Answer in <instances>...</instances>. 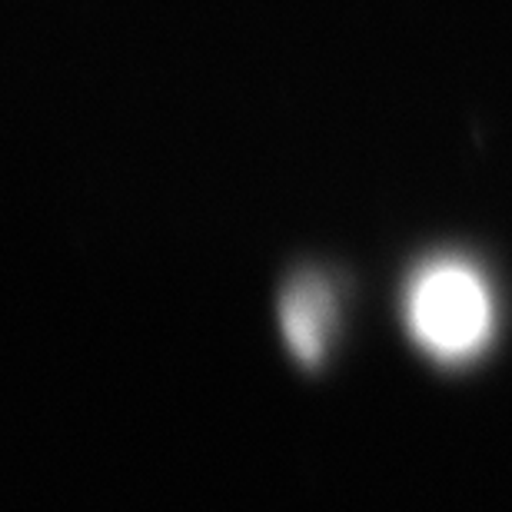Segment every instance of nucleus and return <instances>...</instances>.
Masks as SVG:
<instances>
[{
    "mask_svg": "<svg viewBox=\"0 0 512 512\" xmlns=\"http://www.w3.org/2000/svg\"><path fill=\"white\" fill-rule=\"evenodd\" d=\"M406 330L436 363L476 360L496 333V303L486 276L459 256H436L409 276Z\"/></svg>",
    "mask_w": 512,
    "mask_h": 512,
    "instance_id": "1",
    "label": "nucleus"
},
{
    "mask_svg": "<svg viewBox=\"0 0 512 512\" xmlns=\"http://www.w3.org/2000/svg\"><path fill=\"white\" fill-rule=\"evenodd\" d=\"M336 290L320 273H296L280 296V326L303 366H320L336 333Z\"/></svg>",
    "mask_w": 512,
    "mask_h": 512,
    "instance_id": "2",
    "label": "nucleus"
}]
</instances>
